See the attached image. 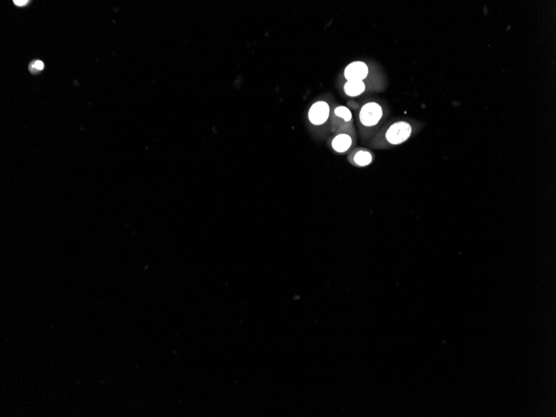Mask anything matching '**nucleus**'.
Segmentation results:
<instances>
[{
	"label": "nucleus",
	"instance_id": "2",
	"mask_svg": "<svg viewBox=\"0 0 556 417\" xmlns=\"http://www.w3.org/2000/svg\"><path fill=\"white\" fill-rule=\"evenodd\" d=\"M383 116L382 107L377 103L370 102L363 105L359 113V119L363 126L374 127L380 122Z\"/></svg>",
	"mask_w": 556,
	"mask_h": 417
},
{
	"label": "nucleus",
	"instance_id": "8",
	"mask_svg": "<svg viewBox=\"0 0 556 417\" xmlns=\"http://www.w3.org/2000/svg\"><path fill=\"white\" fill-rule=\"evenodd\" d=\"M334 112L337 117L344 120L346 122H350L352 121V112L350 111L348 107H345V106H339V107H336Z\"/></svg>",
	"mask_w": 556,
	"mask_h": 417
},
{
	"label": "nucleus",
	"instance_id": "3",
	"mask_svg": "<svg viewBox=\"0 0 556 417\" xmlns=\"http://www.w3.org/2000/svg\"><path fill=\"white\" fill-rule=\"evenodd\" d=\"M330 116V106L325 101H318L311 105L308 112V118L316 126L324 124Z\"/></svg>",
	"mask_w": 556,
	"mask_h": 417
},
{
	"label": "nucleus",
	"instance_id": "5",
	"mask_svg": "<svg viewBox=\"0 0 556 417\" xmlns=\"http://www.w3.org/2000/svg\"><path fill=\"white\" fill-rule=\"evenodd\" d=\"M352 143V137L349 134L339 133L332 139V147L337 153H343L349 150Z\"/></svg>",
	"mask_w": 556,
	"mask_h": 417
},
{
	"label": "nucleus",
	"instance_id": "9",
	"mask_svg": "<svg viewBox=\"0 0 556 417\" xmlns=\"http://www.w3.org/2000/svg\"><path fill=\"white\" fill-rule=\"evenodd\" d=\"M44 63H43V62L42 61H40V60H36V61H33V63L30 64V66H29V69H30L31 73H33V74H35L36 72L41 71V70H43V69H44Z\"/></svg>",
	"mask_w": 556,
	"mask_h": 417
},
{
	"label": "nucleus",
	"instance_id": "1",
	"mask_svg": "<svg viewBox=\"0 0 556 417\" xmlns=\"http://www.w3.org/2000/svg\"><path fill=\"white\" fill-rule=\"evenodd\" d=\"M412 133V127L406 121L394 122L385 132V139L391 145H399L408 140Z\"/></svg>",
	"mask_w": 556,
	"mask_h": 417
},
{
	"label": "nucleus",
	"instance_id": "10",
	"mask_svg": "<svg viewBox=\"0 0 556 417\" xmlns=\"http://www.w3.org/2000/svg\"><path fill=\"white\" fill-rule=\"evenodd\" d=\"M13 3H15L16 5L24 6L28 3V1H25V0H14Z\"/></svg>",
	"mask_w": 556,
	"mask_h": 417
},
{
	"label": "nucleus",
	"instance_id": "4",
	"mask_svg": "<svg viewBox=\"0 0 556 417\" xmlns=\"http://www.w3.org/2000/svg\"><path fill=\"white\" fill-rule=\"evenodd\" d=\"M368 67L364 62H352L344 70L345 79L347 81H363L368 75Z\"/></svg>",
	"mask_w": 556,
	"mask_h": 417
},
{
	"label": "nucleus",
	"instance_id": "6",
	"mask_svg": "<svg viewBox=\"0 0 556 417\" xmlns=\"http://www.w3.org/2000/svg\"><path fill=\"white\" fill-rule=\"evenodd\" d=\"M365 90L366 84L363 81H347L344 85L345 94L349 97H357Z\"/></svg>",
	"mask_w": 556,
	"mask_h": 417
},
{
	"label": "nucleus",
	"instance_id": "7",
	"mask_svg": "<svg viewBox=\"0 0 556 417\" xmlns=\"http://www.w3.org/2000/svg\"><path fill=\"white\" fill-rule=\"evenodd\" d=\"M372 154L367 150H360L355 153L353 162L360 167H366L372 163Z\"/></svg>",
	"mask_w": 556,
	"mask_h": 417
}]
</instances>
